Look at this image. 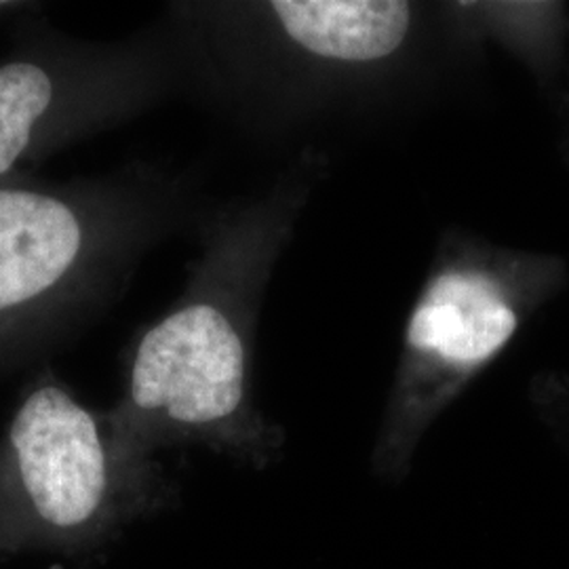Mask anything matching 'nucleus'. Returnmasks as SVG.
I'll return each instance as SVG.
<instances>
[{"instance_id":"f257e3e1","label":"nucleus","mask_w":569,"mask_h":569,"mask_svg":"<svg viewBox=\"0 0 569 569\" xmlns=\"http://www.w3.org/2000/svg\"><path fill=\"white\" fill-rule=\"evenodd\" d=\"M106 416L122 448L140 458L204 446L262 470L281 446L279 430L251 403L241 331L224 308L203 300L143 333L124 395Z\"/></svg>"},{"instance_id":"f03ea898","label":"nucleus","mask_w":569,"mask_h":569,"mask_svg":"<svg viewBox=\"0 0 569 569\" xmlns=\"http://www.w3.org/2000/svg\"><path fill=\"white\" fill-rule=\"evenodd\" d=\"M9 448L23 519L72 555H102L178 498L154 458L122 448L108 416L60 385H42L23 401Z\"/></svg>"},{"instance_id":"7ed1b4c3","label":"nucleus","mask_w":569,"mask_h":569,"mask_svg":"<svg viewBox=\"0 0 569 569\" xmlns=\"http://www.w3.org/2000/svg\"><path fill=\"white\" fill-rule=\"evenodd\" d=\"M82 244L72 207L39 192L0 190V310L53 289L79 262Z\"/></svg>"},{"instance_id":"20e7f679","label":"nucleus","mask_w":569,"mask_h":569,"mask_svg":"<svg viewBox=\"0 0 569 569\" xmlns=\"http://www.w3.org/2000/svg\"><path fill=\"white\" fill-rule=\"evenodd\" d=\"M515 327L517 317L496 284L483 277L446 274L416 308L407 327V345L465 369L507 345Z\"/></svg>"},{"instance_id":"39448f33","label":"nucleus","mask_w":569,"mask_h":569,"mask_svg":"<svg viewBox=\"0 0 569 569\" xmlns=\"http://www.w3.org/2000/svg\"><path fill=\"white\" fill-rule=\"evenodd\" d=\"M270 9L291 41L327 60H382L401 47L411 20L399 0H279Z\"/></svg>"},{"instance_id":"423d86ee","label":"nucleus","mask_w":569,"mask_h":569,"mask_svg":"<svg viewBox=\"0 0 569 569\" xmlns=\"http://www.w3.org/2000/svg\"><path fill=\"white\" fill-rule=\"evenodd\" d=\"M51 102L53 82L42 68L28 61L0 68V173L23 154Z\"/></svg>"},{"instance_id":"0eeeda50","label":"nucleus","mask_w":569,"mask_h":569,"mask_svg":"<svg viewBox=\"0 0 569 569\" xmlns=\"http://www.w3.org/2000/svg\"><path fill=\"white\" fill-rule=\"evenodd\" d=\"M0 7H4V2H0Z\"/></svg>"}]
</instances>
